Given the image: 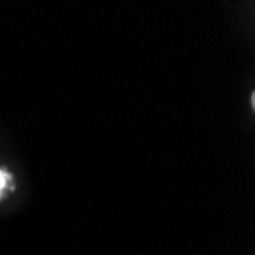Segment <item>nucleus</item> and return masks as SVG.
Listing matches in <instances>:
<instances>
[{
	"label": "nucleus",
	"mask_w": 255,
	"mask_h": 255,
	"mask_svg": "<svg viewBox=\"0 0 255 255\" xmlns=\"http://www.w3.org/2000/svg\"><path fill=\"white\" fill-rule=\"evenodd\" d=\"M8 180H9L8 174L2 173V170H0V191H2V190H3V188L6 187V183H8Z\"/></svg>",
	"instance_id": "1"
}]
</instances>
